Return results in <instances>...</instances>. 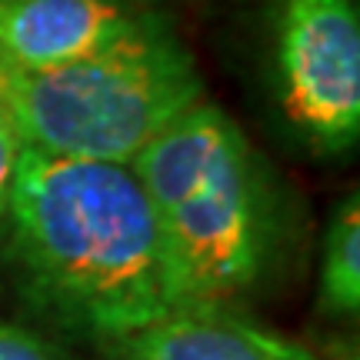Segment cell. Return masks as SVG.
<instances>
[{
    "mask_svg": "<svg viewBox=\"0 0 360 360\" xmlns=\"http://www.w3.org/2000/svg\"><path fill=\"white\" fill-rule=\"evenodd\" d=\"M321 304L327 314L350 317L360 307V200L350 193L337 207L321 267Z\"/></svg>",
    "mask_w": 360,
    "mask_h": 360,
    "instance_id": "cell-7",
    "label": "cell"
},
{
    "mask_svg": "<svg viewBox=\"0 0 360 360\" xmlns=\"http://www.w3.org/2000/svg\"><path fill=\"white\" fill-rule=\"evenodd\" d=\"M4 210L30 294L70 330L117 344L174 310L157 217L130 167L20 147Z\"/></svg>",
    "mask_w": 360,
    "mask_h": 360,
    "instance_id": "cell-1",
    "label": "cell"
},
{
    "mask_svg": "<svg viewBox=\"0 0 360 360\" xmlns=\"http://www.w3.org/2000/svg\"><path fill=\"white\" fill-rule=\"evenodd\" d=\"M114 347L120 360H317L297 340L233 314L227 304L177 307Z\"/></svg>",
    "mask_w": 360,
    "mask_h": 360,
    "instance_id": "cell-6",
    "label": "cell"
},
{
    "mask_svg": "<svg viewBox=\"0 0 360 360\" xmlns=\"http://www.w3.org/2000/svg\"><path fill=\"white\" fill-rule=\"evenodd\" d=\"M0 360H74L64 347L51 344L37 330H27L20 323L0 321Z\"/></svg>",
    "mask_w": 360,
    "mask_h": 360,
    "instance_id": "cell-8",
    "label": "cell"
},
{
    "mask_svg": "<svg viewBox=\"0 0 360 360\" xmlns=\"http://www.w3.org/2000/svg\"><path fill=\"white\" fill-rule=\"evenodd\" d=\"M154 217L174 310L227 304L257 281L267 227L247 143H237L193 191L157 207Z\"/></svg>",
    "mask_w": 360,
    "mask_h": 360,
    "instance_id": "cell-3",
    "label": "cell"
},
{
    "mask_svg": "<svg viewBox=\"0 0 360 360\" xmlns=\"http://www.w3.org/2000/svg\"><path fill=\"white\" fill-rule=\"evenodd\" d=\"M17 154H20V141H17V130H13L11 117L0 103V210L7 204V191H11L13 167H17Z\"/></svg>",
    "mask_w": 360,
    "mask_h": 360,
    "instance_id": "cell-9",
    "label": "cell"
},
{
    "mask_svg": "<svg viewBox=\"0 0 360 360\" xmlns=\"http://www.w3.org/2000/svg\"><path fill=\"white\" fill-rule=\"evenodd\" d=\"M137 20L120 0H0V74L87 57Z\"/></svg>",
    "mask_w": 360,
    "mask_h": 360,
    "instance_id": "cell-5",
    "label": "cell"
},
{
    "mask_svg": "<svg viewBox=\"0 0 360 360\" xmlns=\"http://www.w3.org/2000/svg\"><path fill=\"white\" fill-rule=\"evenodd\" d=\"M283 110L317 150L360 134V17L354 0H283L277 20Z\"/></svg>",
    "mask_w": 360,
    "mask_h": 360,
    "instance_id": "cell-4",
    "label": "cell"
},
{
    "mask_svg": "<svg viewBox=\"0 0 360 360\" xmlns=\"http://www.w3.org/2000/svg\"><path fill=\"white\" fill-rule=\"evenodd\" d=\"M204 101L187 47L157 17H137L87 57L37 74H0V103L20 147L124 164Z\"/></svg>",
    "mask_w": 360,
    "mask_h": 360,
    "instance_id": "cell-2",
    "label": "cell"
}]
</instances>
